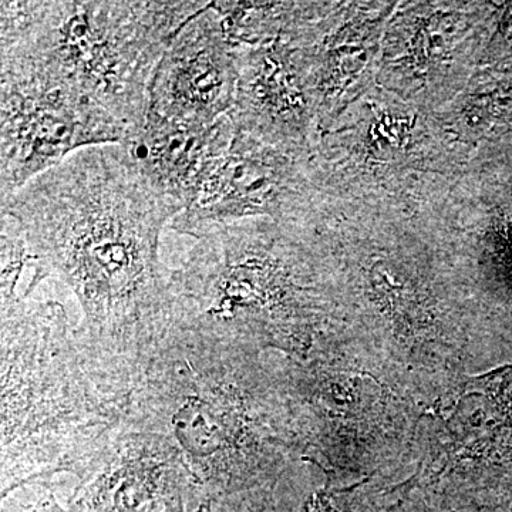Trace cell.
I'll return each mask as SVG.
<instances>
[{
	"label": "cell",
	"instance_id": "30bf717a",
	"mask_svg": "<svg viewBox=\"0 0 512 512\" xmlns=\"http://www.w3.org/2000/svg\"><path fill=\"white\" fill-rule=\"evenodd\" d=\"M427 221L488 348H512V134L477 148Z\"/></svg>",
	"mask_w": 512,
	"mask_h": 512
},
{
	"label": "cell",
	"instance_id": "9c48e42d",
	"mask_svg": "<svg viewBox=\"0 0 512 512\" xmlns=\"http://www.w3.org/2000/svg\"><path fill=\"white\" fill-rule=\"evenodd\" d=\"M406 493L451 512H512V362L427 407Z\"/></svg>",
	"mask_w": 512,
	"mask_h": 512
},
{
	"label": "cell",
	"instance_id": "7a4b0ae2",
	"mask_svg": "<svg viewBox=\"0 0 512 512\" xmlns=\"http://www.w3.org/2000/svg\"><path fill=\"white\" fill-rule=\"evenodd\" d=\"M311 225L342 306L343 352L427 409L487 349L429 221L319 200Z\"/></svg>",
	"mask_w": 512,
	"mask_h": 512
},
{
	"label": "cell",
	"instance_id": "ba28073f",
	"mask_svg": "<svg viewBox=\"0 0 512 512\" xmlns=\"http://www.w3.org/2000/svg\"><path fill=\"white\" fill-rule=\"evenodd\" d=\"M284 366L302 461L335 487L402 483L396 476L416 463L426 407L340 349Z\"/></svg>",
	"mask_w": 512,
	"mask_h": 512
},
{
	"label": "cell",
	"instance_id": "d6986e66",
	"mask_svg": "<svg viewBox=\"0 0 512 512\" xmlns=\"http://www.w3.org/2000/svg\"><path fill=\"white\" fill-rule=\"evenodd\" d=\"M235 47L258 46L281 35L298 2H212Z\"/></svg>",
	"mask_w": 512,
	"mask_h": 512
},
{
	"label": "cell",
	"instance_id": "4fadbf2b",
	"mask_svg": "<svg viewBox=\"0 0 512 512\" xmlns=\"http://www.w3.org/2000/svg\"><path fill=\"white\" fill-rule=\"evenodd\" d=\"M316 202L311 157L288 153L235 128L171 228L197 239L212 228L254 218L309 224Z\"/></svg>",
	"mask_w": 512,
	"mask_h": 512
},
{
	"label": "cell",
	"instance_id": "6da1fadb",
	"mask_svg": "<svg viewBox=\"0 0 512 512\" xmlns=\"http://www.w3.org/2000/svg\"><path fill=\"white\" fill-rule=\"evenodd\" d=\"M181 212L123 144L77 151L2 201L50 278L76 295L84 335L134 384L170 325L158 251L165 225Z\"/></svg>",
	"mask_w": 512,
	"mask_h": 512
},
{
	"label": "cell",
	"instance_id": "7402d4cb",
	"mask_svg": "<svg viewBox=\"0 0 512 512\" xmlns=\"http://www.w3.org/2000/svg\"><path fill=\"white\" fill-rule=\"evenodd\" d=\"M30 512H74L72 510H64V508L60 507L59 503H57L55 495L49 494L46 497V500L39 501L35 505V507L30 510Z\"/></svg>",
	"mask_w": 512,
	"mask_h": 512
},
{
	"label": "cell",
	"instance_id": "52a82bcc",
	"mask_svg": "<svg viewBox=\"0 0 512 512\" xmlns=\"http://www.w3.org/2000/svg\"><path fill=\"white\" fill-rule=\"evenodd\" d=\"M474 153L439 114L375 84L320 131L311 170L319 200L423 218L446 200Z\"/></svg>",
	"mask_w": 512,
	"mask_h": 512
},
{
	"label": "cell",
	"instance_id": "ffe728a7",
	"mask_svg": "<svg viewBox=\"0 0 512 512\" xmlns=\"http://www.w3.org/2000/svg\"><path fill=\"white\" fill-rule=\"evenodd\" d=\"M397 485L363 483L315 491L298 512H394L402 490Z\"/></svg>",
	"mask_w": 512,
	"mask_h": 512
},
{
	"label": "cell",
	"instance_id": "277c9868",
	"mask_svg": "<svg viewBox=\"0 0 512 512\" xmlns=\"http://www.w3.org/2000/svg\"><path fill=\"white\" fill-rule=\"evenodd\" d=\"M2 500L69 473L94 476L126 423L134 379L74 328L62 303L2 305Z\"/></svg>",
	"mask_w": 512,
	"mask_h": 512
},
{
	"label": "cell",
	"instance_id": "ac0fdd59",
	"mask_svg": "<svg viewBox=\"0 0 512 512\" xmlns=\"http://www.w3.org/2000/svg\"><path fill=\"white\" fill-rule=\"evenodd\" d=\"M234 131L228 116L212 126H192L148 111L136 136L123 146L151 185L184 211L205 168L228 146Z\"/></svg>",
	"mask_w": 512,
	"mask_h": 512
},
{
	"label": "cell",
	"instance_id": "3957f363",
	"mask_svg": "<svg viewBox=\"0 0 512 512\" xmlns=\"http://www.w3.org/2000/svg\"><path fill=\"white\" fill-rule=\"evenodd\" d=\"M126 423L167 440L204 501L249 494L269 507L302 460L284 363L174 323L134 384Z\"/></svg>",
	"mask_w": 512,
	"mask_h": 512
},
{
	"label": "cell",
	"instance_id": "8992f818",
	"mask_svg": "<svg viewBox=\"0 0 512 512\" xmlns=\"http://www.w3.org/2000/svg\"><path fill=\"white\" fill-rule=\"evenodd\" d=\"M210 2H2V64L93 101L134 136L164 50Z\"/></svg>",
	"mask_w": 512,
	"mask_h": 512
},
{
	"label": "cell",
	"instance_id": "5bb4252c",
	"mask_svg": "<svg viewBox=\"0 0 512 512\" xmlns=\"http://www.w3.org/2000/svg\"><path fill=\"white\" fill-rule=\"evenodd\" d=\"M238 80L228 113L238 130L298 156L319 138L308 47L288 30L258 46L237 47Z\"/></svg>",
	"mask_w": 512,
	"mask_h": 512
},
{
	"label": "cell",
	"instance_id": "9a60e30c",
	"mask_svg": "<svg viewBox=\"0 0 512 512\" xmlns=\"http://www.w3.org/2000/svg\"><path fill=\"white\" fill-rule=\"evenodd\" d=\"M291 30L308 47L319 134L375 86L384 30L399 2H305Z\"/></svg>",
	"mask_w": 512,
	"mask_h": 512
},
{
	"label": "cell",
	"instance_id": "7c38bea8",
	"mask_svg": "<svg viewBox=\"0 0 512 512\" xmlns=\"http://www.w3.org/2000/svg\"><path fill=\"white\" fill-rule=\"evenodd\" d=\"M0 86L2 201L77 151L134 137L109 111L32 70L2 66Z\"/></svg>",
	"mask_w": 512,
	"mask_h": 512
},
{
	"label": "cell",
	"instance_id": "2e32d148",
	"mask_svg": "<svg viewBox=\"0 0 512 512\" xmlns=\"http://www.w3.org/2000/svg\"><path fill=\"white\" fill-rule=\"evenodd\" d=\"M237 80V47L210 2L164 50L148 111L192 126H212L231 111Z\"/></svg>",
	"mask_w": 512,
	"mask_h": 512
},
{
	"label": "cell",
	"instance_id": "e0dca14e",
	"mask_svg": "<svg viewBox=\"0 0 512 512\" xmlns=\"http://www.w3.org/2000/svg\"><path fill=\"white\" fill-rule=\"evenodd\" d=\"M194 488L175 448L158 434L124 423L106 458L74 491V512H157Z\"/></svg>",
	"mask_w": 512,
	"mask_h": 512
},
{
	"label": "cell",
	"instance_id": "5b68a950",
	"mask_svg": "<svg viewBox=\"0 0 512 512\" xmlns=\"http://www.w3.org/2000/svg\"><path fill=\"white\" fill-rule=\"evenodd\" d=\"M167 281L174 325L291 360L346 346L338 291L311 224L254 218L212 228Z\"/></svg>",
	"mask_w": 512,
	"mask_h": 512
},
{
	"label": "cell",
	"instance_id": "603a6c76",
	"mask_svg": "<svg viewBox=\"0 0 512 512\" xmlns=\"http://www.w3.org/2000/svg\"><path fill=\"white\" fill-rule=\"evenodd\" d=\"M212 505H214V501H202L200 507L195 512H212ZM165 511L167 512H185L184 510V498H180V500H175L173 503L167 504L165 507Z\"/></svg>",
	"mask_w": 512,
	"mask_h": 512
},
{
	"label": "cell",
	"instance_id": "8fae6325",
	"mask_svg": "<svg viewBox=\"0 0 512 512\" xmlns=\"http://www.w3.org/2000/svg\"><path fill=\"white\" fill-rule=\"evenodd\" d=\"M493 23V3H397L384 30L377 86L439 113L467 89Z\"/></svg>",
	"mask_w": 512,
	"mask_h": 512
},
{
	"label": "cell",
	"instance_id": "44dd1931",
	"mask_svg": "<svg viewBox=\"0 0 512 512\" xmlns=\"http://www.w3.org/2000/svg\"><path fill=\"white\" fill-rule=\"evenodd\" d=\"M394 512H451L439 510V508L433 507L424 503L421 498L416 497L414 494L406 493L402 483V498H400L399 504H397Z\"/></svg>",
	"mask_w": 512,
	"mask_h": 512
}]
</instances>
